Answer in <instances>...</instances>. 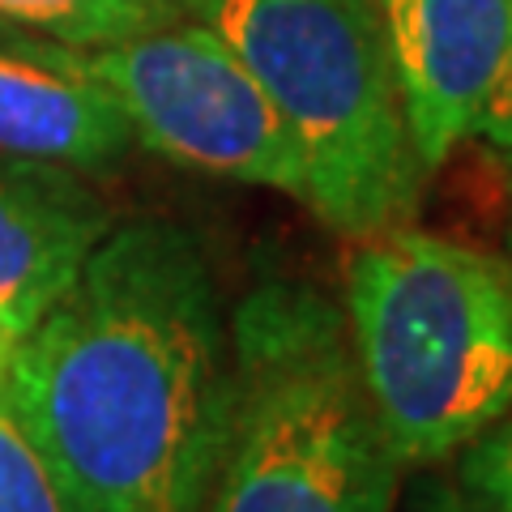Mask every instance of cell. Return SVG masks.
I'll return each instance as SVG.
<instances>
[{
	"label": "cell",
	"instance_id": "cell-1",
	"mask_svg": "<svg viewBox=\"0 0 512 512\" xmlns=\"http://www.w3.org/2000/svg\"><path fill=\"white\" fill-rule=\"evenodd\" d=\"M231 397V312L171 218L111 227L0 389L69 512H201Z\"/></svg>",
	"mask_w": 512,
	"mask_h": 512
},
{
	"label": "cell",
	"instance_id": "cell-2",
	"mask_svg": "<svg viewBox=\"0 0 512 512\" xmlns=\"http://www.w3.org/2000/svg\"><path fill=\"white\" fill-rule=\"evenodd\" d=\"M346 342L397 466H436L512 410V265L419 227L346 269Z\"/></svg>",
	"mask_w": 512,
	"mask_h": 512
},
{
	"label": "cell",
	"instance_id": "cell-3",
	"mask_svg": "<svg viewBox=\"0 0 512 512\" xmlns=\"http://www.w3.org/2000/svg\"><path fill=\"white\" fill-rule=\"evenodd\" d=\"M231 367V427L201 512H393L402 466L338 303L291 278L252 286L231 312Z\"/></svg>",
	"mask_w": 512,
	"mask_h": 512
},
{
	"label": "cell",
	"instance_id": "cell-4",
	"mask_svg": "<svg viewBox=\"0 0 512 512\" xmlns=\"http://www.w3.org/2000/svg\"><path fill=\"white\" fill-rule=\"evenodd\" d=\"M192 18L244 60L308 167V210L372 239L419 210L423 167L376 0H192Z\"/></svg>",
	"mask_w": 512,
	"mask_h": 512
},
{
	"label": "cell",
	"instance_id": "cell-5",
	"mask_svg": "<svg viewBox=\"0 0 512 512\" xmlns=\"http://www.w3.org/2000/svg\"><path fill=\"white\" fill-rule=\"evenodd\" d=\"M90 64L120 99L137 146L308 205V167L291 128L205 22L175 18L116 47H94Z\"/></svg>",
	"mask_w": 512,
	"mask_h": 512
},
{
	"label": "cell",
	"instance_id": "cell-6",
	"mask_svg": "<svg viewBox=\"0 0 512 512\" xmlns=\"http://www.w3.org/2000/svg\"><path fill=\"white\" fill-rule=\"evenodd\" d=\"M423 175L478 137L512 43V0H376Z\"/></svg>",
	"mask_w": 512,
	"mask_h": 512
},
{
	"label": "cell",
	"instance_id": "cell-7",
	"mask_svg": "<svg viewBox=\"0 0 512 512\" xmlns=\"http://www.w3.org/2000/svg\"><path fill=\"white\" fill-rule=\"evenodd\" d=\"M133 124L90 52L52 39H0V158L107 171L133 150Z\"/></svg>",
	"mask_w": 512,
	"mask_h": 512
},
{
	"label": "cell",
	"instance_id": "cell-8",
	"mask_svg": "<svg viewBox=\"0 0 512 512\" xmlns=\"http://www.w3.org/2000/svg\"><path fill=\"white\" fill-rule=\"evenodd\" d=\"M116 227L107 201L77 171L43 163L0 167V316L26 333L69 291L86 256Z\"/></svg>",
	"mask_w": 512,
	"mask_h": 512
},
{
	"label": "cell",
	"instance_id": "cell-9",
	"mask_svg": "<svg viewBox=\"0 0 512 512\" xmlns=\"http://www.w3.org/2000/svg\"><path fill=\"white\" fill-rule=\"evenodd\" d=\"M180 13L163 0H0V26L94 52L137 39Z\"/></svg>",
	"mask_w": 512,
	"mask_h": 512
},
{
	"label": "cell",
	"instance_id": "cell-10",
	"mask_svg": "<svg viewBox=\"0 0 512 512\" xmlns=\"http://www.w3.org/2000/svg\"><path fill=\"white\" fill-rule=\"evenodd\" d=\"M0 512H69L5 402H0Z\"/></svg>",
	"mask_w": 512,
	"mask_h": 512
},
{
	"label": "cell",
	"instance_id": "cell-11",
	"mask_svg": "<svg viewBox=\"0 0 512 512\" xmlns=\"http://www.w3.org/2000/svg\"><path fill=\"white\" fill-rule=\"evenodd\" d=\"M461 453L466 457H461L457 483L474 491L478 500H487L491 508L512 512V419H500Z\"/></svg>",
	"mask_w": 512,
	"mask_h": 512
},
{
	"label": "cell",
	"instance_id": "cell-12",
	"mask_svg": "<svg viewBox=\"0 0 512 512\" xmlns=\"http://www.w3.org/2000/svg\"><path fill=\"white\" fill-rule=\"evenodd\" d=\"M478 137L487 141L500 158V167L508 175V192H512V43H508V60L500 69V82L491 90V103L483 111V124H478ZM508 239H512V227H508Z\"/></svg>",
	"mask_w": 512,
	"mask_h": 512
},
{
	"label": "cell",
	"instance_id": "cell-13",
	"mask_svg": "<svg viewBox=\"0 0 512 512\" xmlns=\"http://www.w3.org/2000/svg\"><path fill=\"white\" fill-rule=\"evenodd\" d=\"M406 512H500V508L478 500V495L466 491L461 483H436V478H431V483L414 487Z\"/></svg>",
	"mask_w": 512,
	"mask_h": 512
},
{
	"label": "cell",
	"instance_id": "cell-14",
	"mask_svg": "<svg viewBox=\"0 0 512 512\" xmlns=\"http://www.w3.org/2000/svg\"><path fill=\"white\" fill-rule=\"evenodd\" d=\"M22 346V333L0 316V389H5V376H9V363H13V350Z\"/></svg>",
	"mask_w": 512,
	"mask_h": 512
},
{
	"label": "cell",
	"instance_id": "cell-15",
	"mask_svg": "<svg viewBox=\"0 0 512 512\" xmlns=\"http://www.w3.org/2000/svg\"><path fill=\"white\" fill-rule=\"evenodd\" d=\"M163 5H171L180 18H184V13H192V0H163Z\"/></svg>",
	"mask_w": 512,
	"mask_h": 512
}]
</instances>
